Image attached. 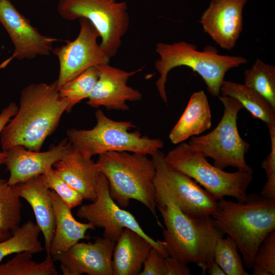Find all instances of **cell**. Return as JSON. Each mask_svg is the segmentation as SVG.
<instances>
[{
    "label": "cell",
    "mask_w": 275,
    "mask_h": 275,
    "mask_svg": "<svg viewBox=\"0 0 275 275\" xmlns=\"http://www.w3.org/2000/svg\"><path fill=\"white\" fill-rule=\"evenodd\" d=\"M164 156L175 169L203 186L217 201L232 197L238 202L246 200L247 189L253 179V170L229 173L210 164L200 151L182 142Z\"/></svg>",
    "instance_id": "obj_7"
},
{
    "label": "cell",
    "mask_w": 275,
    "mask_h": 275,
    "mask_svg": "<svg viewBox=\"0 0 275 275\" xmlns=\"http://www.w3.org/2000/svg\"><path fill=\"white\" fill-rule=\"evenodd\" d=\"M18 107L14 102H11L3 109L0 114V135L1 132L10 120L16 114ZM6 153L5 151H0V165L5 164Z\"/></svg>",
    "instance_id": "obj_35"
},
{
    "label": "cell",
    "mask_w": 275,
    "mask_h": 275,
    "mask_svg": "<svg viewBox=\"0 0 275 275\" xmlns=\"http://www.w3.org/2000/svg\"><path fill=\"white\" fill-rule=\"evenodd\" d=\"M12 186L15 194L24 199L32 207L36 224L44 237L45 250L46 254H49L55 228L50 189L42 175Z\"/></svg>",
    "instance_id": "obj_19"
},
{
    "label": "cell",
    "mask_w": 275,
    "mask_h": 275,
    "mask_svg": "<svg viewBox=\"0 0 275 275\" xmlns=\"http://www.w3.org/2000/svg\"><path fill=\"white\" fill-rule=\"evenodd\" d=\"M268 128L270 151L261 164V167L266 172L267 179L260 194L266 198L275 200V126H268Z\"/></svg>",
    "instance_id": "obj_32"
},
{
    "label": "cell",
    "mask_w": 275,
    "mask_h": 275,
    "mask_svg": "<svg viewBox=\"0 0 275 275\" xmlns=\"http://www.w3.org/2000/svg\"><path fill=\"white\" fill-rule=\"evenodd\" d=\"M72 145L65 139L49 150L41 152L22 146H14L5 152V164L10 173L8 183L13 186L45 173L70 151Z\"/></svg>",
    "instance_id": "obj_17"
},
{
    "label": "cell",
    "mask_w": 275,
    "mask_h": 275,
    "mask_svg": "<svg viewBox=\"0 0 275 275\" xmlns=\"http://www.w3.org/2000/svg\"><path fill=\"white\" fill-rule=\"evenodd\" d=\"M96 123L90 129L71 128L67 139L84 155L92 158L108 152H128L152 156L163 147L159 139L142 135L131 121H117L107 117L101 109L95 112Z\"/></svg>",
    "instance_id": "obj_6"
},
{
    "label": "cell",
    "mask_w": 275,
    "mask_h": 275,
    "mask_svg": "<svg viewBox=\"0 0 275 275\" xmlns=\"http://www.w3.org/2000/svg\"><path fill=\"white\" fill-rule=\"evenodd\" d=\"M132 1H133V0H132Z\"/></svg>",
    "instance_id": "obj_39"
},
{
    "label": "cell",
    "mask_w": 275,
    "mask_h": 275,
    "mask_svg": "<svg viewBox=\"0 0 275 275\" xmlns=\"http://www.w3.org/2000/svg\"><path fill=\"white\" fill-rule=\"evenodd\" d=\"M153 245L136 232L125 228L115 243L113 258V275L139 274Z\"/></svg>",
    "instance_id": "obj_20"
},
{
    "label": "cell",
    "mask_w": 275,
    "mask_h": 275,
    "mask_svg": "<svg viewBox=\"0 0 275 275\" xmlns=\"http://www.w3.org/2000/svg\"><path fill=\"white\" fill-rule=\"evenodd\" d=\"M166 275H189L191 274L187 264L180 260L168 256L165 258Z\"/></svg>",
    "instance_id": "obj_34"
},
{
    "label": "cell",
    "mask_w": 275,
    "mask_h": 275,
    "mask_svg": "<svg viewBox=\"0 0 275 275\" xmlns=\"http://www.w3.org/2000/svg\"><path fill=\"white\" fill-rule=\"evenodd\" d=\"M158 208L166 226L164 246L169 256L188 264L196 263L203 271L206 263L214 259V249L223 233L211 216L190 217L169 197L156 194Z\"/></svg>",
    "instance_id": "obj_2"
},
{
    "label": "cell",
    "mask_w": 275,
    "mask_h": 275,
    "mask_svg": "<svg viewBox=\"0 0 275 275\" xmlns=\"http://www.w3.org/2000/svg\"><path fill=\"white\" fill-rule=\"evenodd\" d=\"M96 163L108 180L112 198L120 207H127L131 200H136L162 227L156 214L155 168L152 159L128 152H108L99 155Z\"/></svg>",
    "instance_id": "obj_5"
},
{
    "label": "cell",
    "mask_w": 275,
    "mask_h": 275,
    "mask_svg": "<svg viewBox=\"0 0 275 275\" xmlns=\"http://www.w3.org/2000/svg\"><path fill=\"white\" fill-rule=\"evenodd\" d=\"M12 234L11 232L4 230L0 228V241L8 238Z\"/></svg>",
    "instance_id": "obj_37"
},
{
    "label": "cell",
    "mask_w": 275,
    "mask_h": 275,
    "mask_svg": "<svg viewBox=\"0 0 275 275\" xmlns=\"http://www.w3.org/2000/svg\"><path fill=\"white\" fill-rule=\"evenodd\" d=\"M1 1V0H0V1Z\"/></svg>",
    "instance_id": "obj_38"
},
{
    "label": "cell",
    "mask_w": 275,
    "mask_h": 275,
    "mask_svg": "<svg viewBox=\"0 0 275 275\" xmlns=\"http://www.w3.org/2000/svg\"><path fill=\"white\" fill-rule=\"evenodd\" d=\"M116 242L98 237L94 242H79L52 256L63 275H113V254Z\"/></svg>",
    "instance_id": "obj_14"
},
{
    "label": "cell",
    "mask_w": 275,
    "mask_h": 275,
    "mask_svg": "<svg viewBox=\"0 0 275 275\" xmlns=\"http://www.w3.org/2000/svg\"><path fill=\"white\" fill-rule=\"evenodd\" d=\"M166 257L153 247L144 262L143 270L140 275H166Z\"/></svg>",
    "instance_id": "obj_33"
},
{
    "label": "cell",
    "mask_w": 275,
    "mask_h": 275,
    "mask_svg": "<svg viewBox=\"0 0 275 275\" xmlns=\"http://www.w3.org/2000/svg\"><path fill=\"white\" fill-rule=\"evenodd\" d=\"M53 168L84 199L92 202L95 200L97 180L100 172L92 158L84 155L72 145L69 153L56 162Z\"/></svg>",
    "instance_id": "obj_18"
},
{
    "label": "cell",
    "mask_w": 275,
    "mask_h": 275,
    "mask_svg": "<svg viewBox=\"0 0 275 275\" xmlns=\"http://www.w3.org/2000/svg\"><path fill=\"white\" fill-rule=\"evenodd\" d=\"M215 261L226 275H248L234 241L229 236L218 238L214 249Z\"/></svg>",
    "instance_id": "obj_28"
},
{
    "label": "cell",
    "mask_w": 275,
    "mask_h": 275,
    "mask_svg": "<svg viewBox=\"0 0 275 275\" xmlns=\"http://www.w3.org/2000/svg\"><path fill=\"white\" fill-rule=\"evenodd\" d=\"M98 79L89 97L87 104L93 107H105L107 110L126 111L127 101H140L142 93L127 85L129 78L142 71H127L111 66L109 63L97 67Z\"/></svg>",
    "instance_id": "obj_15"
},
{
    "label": "cell",
    "mask_w": 275,
    "mask_h": 275,
    "mask_svg": "<svg viewBox=\"0 0 275 275\" xmlns=\"http://www.w3.org/2000/svg\"><path fill=\"white\" fill-rule=\"evenodd\" d=\"M54 210L55 228L49 253L51 256L68 250L80 239L87 238L86 232L95 229L91 223H83L75 219L71 209L50 189Z\"/></svg>",
    "instance_id": "obj_21"
},
{
    "label": "cell",
    "mask_w": 275,
    "mask_h": 275,
    "mask_svg": "<svg viewBox=\"0 0 275 275\" xmlns=\"http://www.w3.org/2000/svg\"><path fill=\"white\" fill-rule=\"evenodd\" d=\"M253 275L275 274V229L259 246L253 259Z\"/></svg>",
    "instance_id": "obj_30"
},
{
    "label": "cell",
    "mask_w": 275,
    "mask_h": 275,
    "mask_svg": "<svg viewBox=\"0 0 275 275\" xmlns=\"http://www.w3.org/2000/svg\"><path fill=\"white\" fill-rule=\"evenodd\" d=\"M211 216L217 228L236 243L245 265L252 268L254 256L267 235L275 229V200L261 194L237 202L222 199Z\"/></svg>",
    "instance_id": "obj_3"
},
{
    "label": "cell",
    "mask_w": 275,
    "mask_h": 275,
    "mask_svg": "<svg viewBox=\"0 0 275 275\" xmlns=\"http://www.w3.org/2000/svg\"><path fill=\"white\" fill-rule=\"evenodd\" d=\"M155 51L159 59L156 61L155 68L160 74L156 86L160 98L166 104V85L168 73L173 68L181 66L190 68L202 77L209 93L218 97L227 72L248 62L247 59L241 56L219 54L212 46H207L200 51L197 46L185 41L159 42Z\"/></svg>",
    "instance_id": "obj_4"
},
{
    "label": "cell",
    "mask_w": 275,
    "mask_h": 275,
    "mask_svg": "<svg viewBox=\"0 0 275 275\" xmlns=\"http://www.w3.org/2000/svg\"><path fill=\"white\" fill-rule=\"evenodd\" d=\"M218 97L224 111L217 126L208 134L192 136L188 143L206 157L213 159V165L221 169L232 167L251 170L253 169L245 159L250 145L240 136L237 125L238 114L243 107L234 98L224 95Z\"/></svg>",
    "instance_id": "obj_8"
},
{
    "label": "cell",
    "mask_w": 275,
    "mask_h": 275,
    "mask_svg": "<svg viewBox=\"0 0 275 275\" xmlns=\"http://www.w3.org/2000/svg\"><path fill=\"white\" fill-rule=\"evenodd\" d=\"M79 21L80 29L77 36L52 50L59 63V76L56 80L58 89L88 68L109 63L110 61L98 43L100 36L94 26L86 18H80Z\"/></svg>",
    "instance_id": "obj_12"
},
{
    "label": "cell",
    "mask_w": 275,
    "mask_h": 275,
    "mask_svg": "<svg viewBox=\"0 0 275 275\" xmlns=\"http://www.w3.org/2000/svg\"><path fill=\"white\" fill-rule=\"evenodd\" d=\"M77 216L93 224L95 227L103 229V237L116 242L125 228L136 232L149 241L166 257L169 256L164 241L154 240L143 230L134 216L122 209L112 198L109 183L101 173L98 176L96 186V197L90 204L81 206Z\"/></svg>",
    "instance_id": "obj_11"
},
{
    "label": "cell",
    "mask_w": 275,
    "mask_h": 275,
    "mask_svg": "<svg viewBox=\"0 0 275 275\" xmlns=\"http://www.w3.org/2000/svg\"><path fill=\"white\" fill-rule=\"evenodd\" d=\"M158 150L152 157L155 168L156 194L170 198L186 215L193 218L211 216L218 201L193 179L169 164Z\"/></svg>",
    "instance_id": "obj_10"
},
{
    "label": "cell",
    "mask_w": 275,
    "mask_h": 275,
    "mask_svg": "<svg viewBox=\"0 0 275 275\" xmlns=\"http://www.w3.org/2000/svg\"><path fill=\"white\" fill-rule=\"evenodd\" d=\"M33 254L23 251L17 253L10 260L0 265V275H58L52 256L47 254L41 262L33 260Z\"/></svg>",
    "instance_id": "obj_25"
},
{
    "label": "cell",
    "mask_w": 275,
    "mask_h": 275,
    "mask_svg": "<svg viewBox=\"0 0 275 275\" xmlns=\"http://www.w3.org/2000/svg\"><path fill=\"white\" fill-rule=\"evenodd\" d=\"M50 189L54 191L71 209L80 205L84 198L66 183L55 172L53 167L42 175Z\"/></svg>",
    "instance_id": "obj_31"
},
{
    "label": "cell",
    "mask_w": 275,
    "mask_h": 275,
    "mask_svg": "<svg viewBox=\"0 0 275 275\" xmlns=\"http://www.w3.org/2000/svg\"><path fill=\"white\" fill-rule=\"evenodd\" d=\"M19 101L17 113L1 132L3 151L16 146L40 151L64 113L71 111L70 103L60 93L56 80L28 85L22 89Z\"/></svg>",
    "instance_id": "obj_1"
},
{
    "label": "cell",
    "mask_w": 275,
    "mask_h": 275,
    "mask_svg": "<svg viewBox=\"0 0 275 275\" xmlns=\"http://www.w3.org/2000/svg\"><path fill=\"white\" fill-rule=\"evenodd\" d=\"M248 0H211L199 22L221 47L233 49L242 32L243 9Z\"/></svg>",
    "instance_id": "obj_16"
},
{
    "label": "cell",
    "mask_w": 275,
    "mask_h": 275,
    "mask_svg": "<svg viewBox=\"0 0 275 275\" xmlns=\"http://www.w3.org/2000/svg\"><path fill=\"white\" fill-rule=\"evenodd\" d=\"M57 10L64 19H88L98 31L102 50L111 59L122 44L129 25L125 1L116 0H59Z\"/></svg>",
    "instance_id": "obj_9"
},
{
    "label": "cell",
    "mask_w": 275,
    "mask_h": 275,
    "mask_svg": "<svg viewBox=\"0 0 275 275\" xmlns=\"http://www.w3.org/2000/svg\"><path fill=\"white\" fill-rule=\"evenodd\" d=\"M21 219L20 198L7 180L0 179V228L13 233Z\"/></svg>",
    "instance_id": "obj_27"
},
{
    "label": "cell",
    "mask_w": 275,
    "mask_h": 275,
    "mask_svg": "<svg viewBox=\"0 0 275 275\" xmlns=\"http://www.w3.org/2000/svg\"><path fill=\"white\" fill-rule=\"evenodd\" d=\"M211 119L205 93L202 90L194 93L183 114L170 132L171 142L177 145L190 137L204 132L210 128Z\"/></svg>",
    "instance_id": "obj_22"
},
{
    "label": "cell",
    "mask_w": 275,
    "mask_h": 275,
    "mask_svg": "<svg viewBox=\"0 0 275 275\" xmlns=\"http://www.w3.org/2000/svg\"><path fill=\"white\" fill-rule=\"evenodd\" d=\"M41 232L36 223L28 221L19 226L8 238L0 241V262L8 255L27 251L33 254L43 251L39 239Z\"/></svg>",
    "instance_id": "obj_24"
},
{
    "label": "cell",
    "mask_w": 275,
    "mask_h": 275,
    "mask_svg": "<svg viewBox=\"0 0 275 275\" xmlns=\"http://www.w3.org/2000/svg\"><path fill=\"white\" fill-rule=\"evenodd\" d=\"M0 23L14 47L12 55L0 64V69L15 59L30 60L48 56L52 52L53 43L60 40L40 34L10 0L0 1Z\"/></svg>",
    "instance_id": "obj_13"
},
{
    "label": "cell",
    "mask_w": 275,
    "mask_h": 275,
    "mask_svg": "<svg viewBox=\"0 0 275 275\" xmlns=\"http://www.w3.org/2000/svg\"><path fill=\"white\" fill-rule=\"evenodd\" d=\"M207 272L210 275H226L214 259L208 260L205 264L202 274Z\"/></svg>",
    "instance_id": "obj_36"
},
{
    "label": "cell",
    "mask_w": 275,
    "mask_h": 275,
    "mask_svg": "<svg viewBox=\"0 0 275 275\" xmlns=\"http://www.w3.org/2000/svg\"><path fill=\"white\" fill-rule=\"evenodd\" d=\"M244 84L275 107V66L257 59L250 68L245 70Z\"/></svg>",
    "instance_id": "obj_26"
},
{
    "label": "cell",
    "mask_w": 275,
    "mask_h": 275,
    "mask_svg": "<svg viewBox=\"0 0 275 275\" xmlns=\"http://www.w3.org/2000/svg\"><path fill=\"white\" fill-rule=\"evenodd\" d=\"M99 77L97 67L86 70L59 89L61 94L66 98L71 108L84 99L88 98Z\"/></svg>",
    "instance_id": "obj_29"
},
{
    "label": "cell",
    "mask_w": 275,
    "mask_h": 275,
    "mask_svg": "<svg viewBox=\"0 0 275 275\" xmlns=\"http://www.w3.org/2000/svg\"><path fill=\"white\" fill-rule=\"evenodd\" d=\"M220 92L222 95L238 100L253 118L261 120L267 127L275 126V107L252 88L244 84L224 80Z\"/></svg>",
    "instance_id": "obj_23"
}]
</instances>
